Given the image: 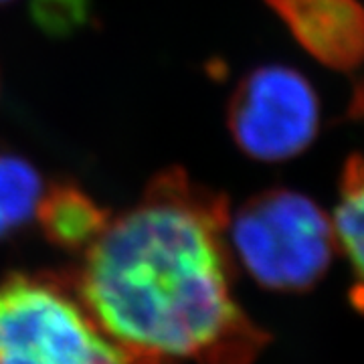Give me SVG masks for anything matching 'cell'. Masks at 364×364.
Wrapping results in <instances>:
<instances>
[{
    "label": "cell",
    "mask_w": 364,
    "mask_h": 364,
    "mask_svg": "<svg viewBox=\"0 0 364 364\" xmlns=\"http://www.w3.org/2000/svg\"><path fill=\"white\" fill-rule=\"evenodd\" d=\"M93 0H31L33 23L49 37L65 39L90 23Z\"/></svg>",
    "instance_id": "9"
},
{
    "label": "cell",
    "mask_w": 364,
    "mask_h": 364,
    "mask_svg": "<svg viewBox=\"0 0 364 364\" xmlns=\"http://www.w3.org/2000/svg\"><path fill=\"white\" fill-rule=\"evenodd\" d=\"M227 243L257 286L282 294L312 289L338 249L324 210L289 188L259 193L229 213Z\"/></svg>",
    "instance_id": "3"
},
{
    "label": "cell",
    "mask_w": 364,
    "mask_h": 364,
    "mask_svg": "<svg viewBox=\"0 0 364 364\" xmlns=\"http://www.w3.org/2000/svg\"><path fill=\"white\" fill-rule=\"evenodd\" d=\"M316 61L336 71L364 63V6L358 0H265Z\"/></svg>",
    "instance_id": "5"
},
{
    "label": "cell",
    "mask_w": 364,
    "mask_h": 364,
    "mask_svg": "<svg viewBox=\"0 0 364 364\" xmlns=\"http://www.w3.org/2000/svg\"><path fill=\"white\" fill-rule=\"evenodd\" d=\"M35 219L45 239L63 251H85L109 223V213L75 182H53L43 193Z\"/></svg>",
    "instance_id": "6"
},
{
    "label": "cell",
    "mask_w": 364,
    "mask_h": 364,
    "mask_svg": "<svg viewBox=\"0 0 364 364\" xmlns=\"http://www.w3.org/2000/svg\"><path fill=\"white\" fill-rule=\"evenodd\" d=\"M227 126L235 144L253 160L296 158L312 146L320 130L318 93L291 67H257L231 93Z\"/></svg>",
    "instance_id": "4"
},
{
    "label": "cell",
    "mask_w": 364,
    "mask_h": 364,
    "mask_svg": "<svg viewBox=\"0 0 364 364\" xmlns=\"http://www.w3.org/2000/svg\"><path fill=\"white\" fill-rule=\"evenodd\" d=\"M334 233L356 275V301L364 308V156L346 160L340 181V203L334 213Z\"/></svg>",
    "instance_id": "7"
},
{
    "label": "cell",
    "mask_w": 364,
    "mask_h": 364,
    "mask_svg": "<svg viewBox=\"0 0 364 364\" xmlns=\"http://www.w3.org/2000/svg\"><path fill=\"white\" fill-rule=\"evenodd\" d=\"M0 364H152L122 348L87 310L69 273L0 279Z\"/></svg>",
    "instance_id": "2"
},
{
    "label": "cell",
    "mask_w": 364,
    "mask_h": 364,
    "mask_svg": "<svg viewBox=\"0 0 364 364\" xmlns=\"http://www.w3.org/2000/svg\"><path fill=\"white\" fill-rule=\"evenodd\" d=\"M43 181L25 158L0 150V241L11 239L35 219Z\"/></svg>",
    "instance_id": "8"
},
{
    "label": "cell",
    "mask_w": 364,
    "mask_h": 364,
    "mask_svg": "<svg viewBox=\"0 0 364 364\" xmlns=\"http://www.w3.org/2000/svg\"><path fill=\"white\" fill-rule=\"evenodd\" d=\"M4 2H11V0H0V4H4Z\"/></svg>",
    "instance_id": "10"
},
{
    "label": "cell",
    "mask_w": 364,
    "mask_h": 364,
    "mask_svg": "<svg viewBox=\"0 0 364 364\" xmlns=\"http://www.w3.org/2000/svg\"><path fill=\"white\" fill-rule=\"evenodd\" d=\"M227 198L168 168L105 225L71 275L122 348L152 364H249L267 334L235 299Z\"/></svg>",
    "instance_id": "1"
}]
</instances>
